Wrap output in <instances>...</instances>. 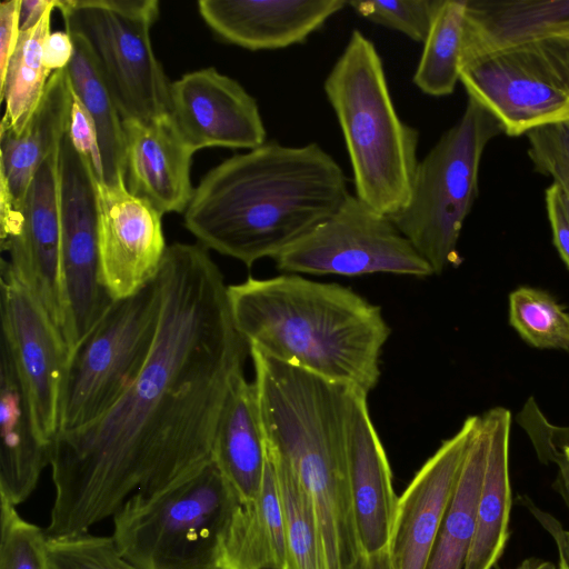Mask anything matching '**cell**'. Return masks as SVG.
I'll list each match as a JSON object with an SVG mask.
<instances>
[{"mask_svg":"<svg viewBox=\"0 0 569 569\" xmlns=\"http://www.w3.org/2000/svg\"><path fill=\"white\" fill-rule=\"evenodd\" d=\"M149 355L112 406L51 443L48 539L88 533L132 497L153 498L212 462L220 417L249 346L228 286L200 243L168 246Z\"/></svg>","mask_w":569,"mask_h":569,"instance_id":"1","label":"cell"},{"mask_svg":"<svg viewBox=\"0 0 569 569\" xmlns=\"http://www.w3.org/2000/svg\"><path fill=\"white\" fill-rule=\"evenodd\" d=\"M348 196L343 170L317 142L267 141L203 176L183 212L184 227L208 250L250 268L274 259Z\"/></svg>","mask_w":569,"mask_h":569,"instance_id":"2","label":"cell"},{"mask_svg":"<svg viewBox=\"0 0 569 569\" xmlns=\"http://www.w3.org/2000/svg\"><path fill=\"white\" fill-rule=\"evenodd\" d=\"M249 349L369 395L389 336L379 306L348 287L282 273L228 286Z\"/></svg>","mask_w":569,"mask_h":569,"instance_id":"3","label":"cell"},{"mask_svg":"<svg viewBox=\"0 0 569 569\" xmlns=\"http://www.w3.org/2000/svg\"><path fill=\"white\" fill-rule=\"evenodd\" d=\"M323 90L345 139L356 196L386 216L398 213L419 162V131L400 119L381 57L360 30L351 32Z\"/></svg>","mask_w":569,"mask_h":569,"instance_id":"4","label":"cell"},{"mask_svg":"<svg viewBox=\"0 0 569 569\" xmlns=\"http://www.w3.org/2000/svg\"><path fill=\"white\" fill-rule=\"evenodd\" d=\"M238 505L212 461L164 493L130 497L112 517L111 538L118 552L140 569H218Z\"/></svg>","mask_w":569,"mask_h":569,"instance_id":"5","label":"cell"},{"mask_svg":"<svg viewBox=\"0 0 569 569\" xmlns=\"http://www.w3.org/2000/svg\"><path fill=\"white\" fill-rule=\"evenodd\" d=\"M500 133L499 120L468 97L459 120L419 160L406 207L390 217L433 274L462 261L458 241L478 196L481 157Z\"/></svg>","mask_w":569,"mask_h":569,"instance_id":"6","label":"cell"},{"mask_svg":"<svg viewBox=\"0 0 569 569\" xmlns=\"http://www.w3.org/2000/svg\"><path fill=\"white\" fill-rule=\"evenodd\" d=\"M460 82L507 136L569 120V34L532 36L463 52Z\"/></svg>","mask_w":569,"mask_h":569,"instance_id":"7","label":"cell"},{"mask_svg":"<svg viewBox=\"0 0 569 569\" xmlns=\"http://www.w3.org/2000/svg\"><path fill=\"white\" fill-rule=\"evenodd\" d=\"M66 31L88 44L122 120L170 112V86L151 44L157 0H58Z\"/></svg>","mask_w":569,"mask_h":569,"instance_id":"8","label":"cell"},{"mask_svg":"<svg viewBox=\"0 0 569 569\" xmlns=\"http://www.w3.org/2000/svg\"><path fill=\"white\" fill-rule=\"evenodd\" d=\"M160 309L157 279L114 300L69 357L59 433L81 428L120 397L140 371L153 342Z\"/></svg>","mask_w":569,"mask_h":569,"instance_id":"9","label":"cell"},{"mask_svg":"<svg viewBox=\"0 0 569 569\" xmlns=\"http://www.w3.org/2000/svg\"><path fill=\"white\" fill-rule=\"evenodd\" d=\"M278 270L296 274H433L431 267L386 216L356 194L330 217L280 252Z\"/></svg>","mask_w":569,"mask_h":569,"instance_id":"10","label":"cell"},{"mask_svg":"<svg viewBox=\"0 0 569 569\" xmlns=\"http://www.w3.org/2000/svg\"><path fill=\"white\" fill-rule=\"evenodd\" d=\"M59 192L62 267L69 302L67 346L71 355L113 300L100 274L97 178L67 132L60 143Z\"/></svg>","mask_w":569,"mask_h":569,"instance_id":"11","label":"cell"},{"mask_svg":"<svg viewBox=\"0 0 569 569\" xmlns=\"http://www.w3.org/2000/svg\"><path fill=\"white\" fill-rule=\"evenodd\" d=\"M1 339L18 368L40 439L51 447L59 433L69 362L61 331L8 260L0 263Z\"/></svg>","mask_w":569,"mask_h":569,"instance_id":"12","label":"cell"},{"mask_svg":"<svg viewBox=\"0 0 569 569\" xmlns=\"http://www.w3.org/2000/svg\"><path fill=\"white\" fill-rule=\"evenodd\" d=\"M59 152L60 144L38 169L21 206L20 223L0 244L17 276L41 301L67 343L69 302L61 251Z\"/></svg>","mask_w":569,"mask_h":569,"instance_id":"13","label":"cell"},{"mask_svg":"<svg viewBox=\"0 0 569 569\" xmlns=\"http://www.w3.org/2000/svg\"><path fill=\"white\" fill-rule=\"evenodd\" d=\"M101 282L110 298L137 295L158 277L168 246L162 214L126 183L97 180Z\"/></svg>","mask_w":569,"mask_h":569,"instance_id":"14","label":"cell"},{"mask_svg":"<svg viewBox=\"0 0 569 569\" xmlns=\"http://www.w3.org/2000/svg\"><path fill=\"white\" fill-rule=\"evenodd\" d=\"M169 113L193 152L208 147L251 150L267 142L256 99L212 67L171 82Z\"/></svg>","mask_w":569,"mask_h":569,"instance_id":"15","label":"cell"},{"mask_svg":"<svg viewBox=\"0 0 569 569\" xmlns=\"http://www.w3.org/2000/svg\"><path fill=\"white\" fill-rule=\"evenodd\" d=\"M478 419L469 416L398 498L388 543L393 569H426Z\"/></svg>","mask_w":569,"mask_h":569,"instance_id":"16","label":"cell"},{"mask_svg":"<svg viewBox=\"0 0 569 569\" xmlns=\"http://www.w3.org/2000/svg\"><path fill=\"white\" fill-rule=\"evenodd\" d=\"M198 11L224 42L251 51L277 50L303 43L345 0H200Z\"/></svg>","mask_w":569,"mask_h":569,"instance_id":"17","label":"cell"},{"mask_svg":"<svg viewBox=\"0 0 569 569\" xmlns=\"http://www.w3.org/2000/svg\"><path fill=\"white\" fill-rule=\"evenodd\" d=\"M124 183L162 216L184 212L193 196L192 149L170 113L149 121L123 120Z\"/></svg>","mask_w":569,"mask_h":569,"instance_id":"18","label":"cell"},{"mask_svg":"<svg viewBox=\"0 0 569 569\" xmlns=\"http://www.w3.org/2000/svg\"><path fill=\"white\" fill-rule=\"evenodd\" d=\"M368 395L353 389L348 426V477L363 552L388 547L398 497L387 455L372 423Z\"/></svg>","mask_w":569,"mask_h":569,"instance_id":"19","label":"cell"},{"mask_svg":"<svg viewBox=\"0 0 569 569\" xmlns=\"http://www.w3.org/2000/svg\"><path fill=\"white\" fill-rule=\"evenodd\" d=\"M71 100L67 68L54 71L23 130L0 126V200L18 212L38 169L67 132Z\"/></svg>","mask_w":569,"mask_h":569,"instance_id":"20","label":"cell"},{"mask_svg":"<svg viewBox=\"0 0 569 569\" xmlns=\"http://www.w3.org/2000/svg\"><path fill=\"white\" fill-rule=\"evenodd\" d=\"M0 499L12 506L34 491L50 466L51 447L39 437L12 355L0 340Z\"/></svg>","mask_w":569,"mask_h":569,"instance_id":"21","label":"cell"},{"mask_svg":"<svg viewBox=\"0 0 569 569\" xmlns=\"http://www.w3.org/2000/svg\"><path fill=\"white\" fill-rule=\"evenodd\" d=\"M212 461L239 502L258 498L267 465V445L256 386L243 373L234 380L227 397Z\"/></svg>","mask_w":569,"mask_h":569,"instance_id":"22","label":"cell"},{"mask_svg":"<svg viewBox=\"0 0 569 569\" xmlns=\"http://www.w3.org/2000/svg\"><path fill=\"white\" fill-rule=\"evenodd\" d=\"M481 417L487 429L486 463L473 538L463 569H492L509 538L512 501L509 479L511 413L503 407H495Z\"/></svg>","mask_w":569,"mask_h":569,"instance_id":"23","label":"cell"},{"mask_svg":"<svg viewBox=\"0 0 569 569\" xmlns=\"http://www.w3.org/2000/svg\"><path fill=\"white\" fill-rule=\"evenodd\" d=\"M218 569H288L281 499L268 456L258 498L239 502L232 515Z\"/></svg>","mask_w":569,"mask_h":569,"instance_id":"24","label":"cell"},{"mask_svg":"<svg viewBox=\"0 0 569 569\" xmlns=\"http://www.w3.org/2000/svg\"><path fill=\"white\" fill-rule=\"evenodd\" d=\"M550 33L569 34V0H467L462 53Z\"/></svg>","mask_w":569,"mask_h":569,"instance_id":"25","label":"cell"},{"mask_svg":"<svg viewBox=\"0 0 569 569\" xmlns=\"http://www.w3.org/2000/svg\"><path fill=\"white\" fill-rule=\"evenodd\" d=\"M487 453V429L479 416L460 476L426 569H463L475 532L477 502Z\"/></svg>","mask_w":569,"mask_h":569,"instance_id":"26","label":"cell"},{"mask_svg":"<svg viewBox=\"0 0 569 569\" xmlns=\"http://www.w3.org/2000/svg\"><path fill=\"white\" fill-rule=\"evenodd\" d=\"M69 33V32H68ZM74 43L67 67L72 90L94 120L103 166V183H124L123 120L86 41L70 34Z\"/></svg>","mask_w":569,"mask_h":569,"instance_id":"27","label":"cell"},{"mask_svg":"<svg viewBox=\"0 0 569 569\" xmlns=\"http://www.w3.org/2000/svg\"><path fill=\"white\" fill-rule=\"evenodd\" d=\"M57 6L48 9L31 29L20 32L17 48L0 80V98L6 107L0 126L16 133L23 130L37 110L52 74L44 64L43 46L51 33V14Z\"/></svg>","mask_w":569,"mask_h":569,"instance_id":"28","label":"cell"},{"mask_svg":"<svg viewBox=\"0 0 569 569\" xmlns=\"http://www.w3.org/2000/svg\"><path fill=\"white\" fill-rule=\"evenodd\" d=\"M467 0H439L412 81L425 94H451L460 81Z\"/></svg>","mask_w":569,"mask_h":569,"instance_id":"29","label":"cell"},{"mask_svg":"<svg viewBox=\"0 0 569 569\" xmlns=\"http://www.w3.org/2000/svg\"><path fill=\"white\" fill-rule=\"evenodd\" d=\"M278 482L288 569H322L318 529L311 502L290 467L267 450Z\"/></svg>","mask_w":569,"mask_h":569,"instance_id":"30","label":"cell"},{"mask_svg":"<svg viewBox=\"0 0 569 569\" xmlns=\"http://www.w3.org/2000/svg\"><path fill=\"white\" fill-rule=\"evenodd\" d=\"M509 322L535 348L569 350V312L548 291L527 286L511 291Z\"/></svg>","mask_w":569,"mask_h":569,"instance_id":"31","label":"cell"},{"mask_svg":"<svg viewBox=\"0 0 569 569\" xmlns=\"http://www.w3.org/2000/svg\"><path fill=\"white\" fill-rule=\"evenodd\" d=\"M516 420L526 431L540 462L556 465L555 488L569 508V426L550 422L533 397L525 402Z\"/></svg>","mask_w":569,"mask_h":569,"instance_id":"32","label":"cell"},{"mask_svg":"<svg viewBox=\"0 0 569 569\" xmlns=\"http://www.w3.org/2000/svg\"><path fill=\"white\" fill-rule=\"evenodd\" d=\"M0 569H49L46 532L0 499Z\"/></svg>","mask_w":569,"mask_h":569,"instance_id":"33","label":"cell"},{"mask_svg":"<svg viewBox=\"0 0 569 569\" xmlns=\"http://www.w3.org/2000/svg\"><path fill=\"white\" fill-rule=\"evenodd\" d=\"M47 553L49 569H140L118 552L111 536L48 539Z\"/></svg>","mask_w":569,"mask_h":569,"instance_id":"34","label":"cell"},{"mask_svg":"<svg viewBox=\"0 0 569 569\" xmlns=\"http://www.w3.org/2000/svg\"><path fill=\"white\" fill-rule=\"evenodd\" d=\"M438 3L439 0L348 1V6L363 19L422 43Z\"/></svg>","mask_w":569,"mask_h":569,"instance_id":"35","label":"cell"},{"mask_svg":"<svg viewBox=\"0 0 569 569\" xmlns=\"http://www.w3.org/2000/svg\"><path fill=\"white\" fill-rule=\"evenodd\" d=\"M526 137L535 171L551 177L569 197V120L537 127Z\"/></svg>","mask_w":569,"mask_h":569,"instance_id":"36","label":"cell"},{"mask_svg":"<svg viewBox=\"0 0 569 569\" xmlns=\"http://www.w3.org/2000/svg\"><path fill=\"white\" fill-rule=\"evenodd\" d=\"M72 100L67 134L73 147L90 163L99 182H103V166L93 118L71 88Z\"/></svg>","mask_w":569,"mask_h":569,"instance_id":"37","label":"cell"},{"mask_svg":"<svg viewBox=\"0 0 569 569\" xmlns=\"http://www.w3.org/2000/svg\"><path fill=\"white\" fill-rule=\"evenodd\" d=\"M545 194L552 241L569 270V197L553 182L546 189Z\"/></svg>","mask_w":569,"mask_h":569,"instance_id":"38","label":"cell"},{"mask_svg":"<svg viewBox=\"0 0 569 569\" xmlns=\"http://www.w3.org/2000/svg\"><path fill=\"white\" fill-rule=\"evenodd\" d=\"M20 6L21 0L0 3V80L4 77L20 37Z\"/></svg>","mask_w":569,"mask_h":569,"instance_id":"39","label":"cell"},{"mask_svg":"<svg viewBox=\"0 0 569 569\" xmlns=\"http://www.w3.org/2000/svg\"><path fill=\"white\" fill-rule=\"evenodd\" d=\"M519 501L553 539L558 552V569H569V530L555 516L539 508L529 497L520 496Z\"/></svg>","mask_w":569,"mask_h":569,"instance_id":"40","label":"cell"},{"mask_svg":"<svg viewBox=\"0 0 569 569\" xmlns=\"http://www.w3.org/2000/svg\"><path fill=\"white\" fill-rule=\"evenodd\" d=\"M74 43L67 31L51 32L43 46V60L50 73L66 69L72 60Z\"/></svg>","mask_w":569,"mask_h":569,"instance_id":"41","label":"cell"},{"mask_svg":"<svg viewBox=\"0 0 569 569\" xmlns=\"http://www.w3.org/2000/svg\"><path fill=\"white\" fill-rule=\"evenodd\" d=\"M58 4V0H21L20 31H27L36 26L51 7Z\"/></svg>","mask_w":569,"mask_h":569,"instance_id":"42","label":"cell"},{"mask_svg":"<svg viewBox=\"0 0 569 569\" xmlns=\"http://www.w3.org/2000/svg\"><path fill=\"white\" fill-rule=\"evenodd\" d=\"M349 569H393L388 547L377 552H362Z\"/></svg>","mask_w":569,"mask_h":569,"instance_id":"43","label":"cell"},{"mask_svg":"<svg viewBox=\"0 0 569 569\" xmlns=\"http://www.w3.org/2000/svg\"><path fill=\"white\" fill-rule=\"evenodd\" d=\"M513 569H557V568L550 561L538 559V558H528V559L522 560Z\"/></svg>","mask_w":569,"mask_h":569,"instance_id":"44","label":"cell"}]
</instances>
